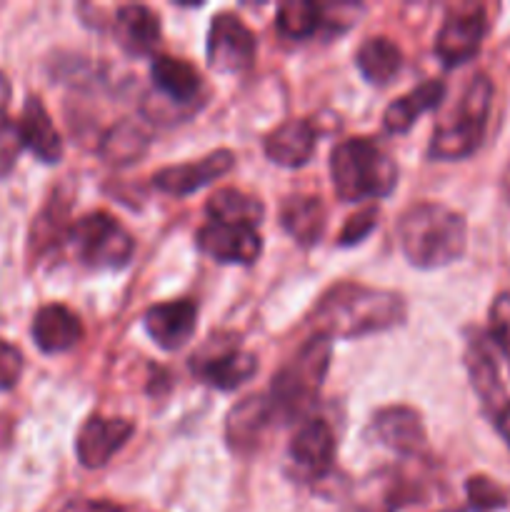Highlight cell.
I'll list each match as a JSON object with an SVG mask.
<instances>
[{
    "instance_id": "obj_12",
    "label": "cell",
    "mask_w": 510,
    "mask_h": 512,
    "mask_svg": "<svg viewBox=\"0 0 510 512\" xmlns=\"http://www.w3.org/2000/svg\"><path fill=\"white\" fill-rule=\"evenodd\" d=\"M135 433V425L125 418H103L93 415L80 428L78 440H75V453L83 468L98 470L110 463L115 453L123 448Z\"/></svg>"
},
{
    "instance_id": "obj_17",
    "label": "cell",
    "mask_w": 510,
    "mask_h": 512,
    "mask_svg": "<svg viewBox=\"0 0 510 512\" xmlns=\"http://www.w3.org/2000/svg\"><path fill=\"white\" fill-rule=\"evenodd\" d=\"M143 325L163 350H178L193 338L198 325V305L193 300H170L148 308Z\"/></svg>"
},
{
    "instance_id": "obj_20",
    "label": "cell",
    "mask_w": 510,
    "mask_h": 512,
    "mask_svg": "<svg viewBox=\"0 0 510 512\" xmlns=\"http://www.w3.org/2000/svg\"><path fill=\"white\" fill-rule=\"evenodd\" d=\"M83 338V323L65 305H43L33 318V340L43 353L55 355L75 348Z\"/></svg>"
},
{
    "instance_id": "obj_31",
    "label": "cell",
    "mask_w": 510,
    "mask_h": 512,
    "mask_svg": "<svg viewBox=\"0 0 510 512\" xmlns=\"http://www.w3.org/2000/svg\"><path fill=\"white\" fill-rule=\"evenodd\" d=\"M488 340L510 358V293H500L490 305Z\"/></svg>"
},
{
    "instance_id": "obj_36",
    "label": "cell",
    "mask_w": 510,
    "mask_h": 512,
    "mask_svg": "<svg viewBox=\"0 0 510 512\" xmlns=\"http://www.w3.org/2000/svg\"><path fill=\"white\" fill-rule=\"evenodd\" d=\"M10 103V80L0 73V120H3L5 110H8Z\"/></svg>"
},
{
    "instance_id": "obj_14",
    "label": "cell",
    "mask_w": 510,
    "mask_h": 512,
    "mask_svg": "<svg viewBox=\"0 0 510 512\" xmlns=\"http://www.w3.org/2000/svg\"><path fill=\"white\" fill-rule=\"evenodd\" d=\"M290 463L305 478H323L330 473L335 458V435L325 420L310 418L295 430L288 448Z\"/></svg>"
},
{
    "instance_id": "obj_37",
    "label": "cell",
    "mask_w": 510,
    "mask_h": 512,
    "mask_svg": "<svg viewBox=\"0 0 510 512\" xmlns=\"http://www.w3.org/2000/svg\"><path fill=\"white\" fill-rule=\"evenodd\" d=\"M440 512H475V510L468 505V508H450V510H440Z\"/></svg>"
},
{
    "instance_id": "obj_11",
    "label": "cell",
    "mask_w": 510,
    "mask_h": 512,
    "mask_svg": "<svg viewBox=\"0 0 510 512\" xmlns=\"http://www.w3.org/2000/svg\"><path fill=\"white\" fill-rule=\"evenodd\" d=\"M200 253L213 258L215 263L253 265L263 253V240L258 230L248 225H228L208 220L195 235Z\"/></svg>"
},
{
    "instance_id": "obj_18",
    "label": "cell",
    "mask_w": 510,
    "mask_h": 512,
    "mask_svg": "<svg viewBox=\"0 0 510 512\" xmlns=\"http://www.w3.org/2000/svg\"><path fill=\"white\" fill-rule=\"evenodd\" d=\"M315 143H318L315 125L310 120L293 118L285 120L265 138V155L283 168H300L313 158Z\"/></svg>"
},
{
    "instance_id": "obj_9",
    "label": "cell",
    "mask_w": 510,
    "mask_h": 512,
    "mask_svg": "<svg viewBox=\"0 0 510 512\" xmlns=\"http://www.w3.org/2000/svg\"><path fill=\"white\" fill-rule=\"evenodd\" d=\"M208 63L218 73H243L255 63L258 40L235 13H218L208 30Z\"/></svg>"
},
{
    "instance_id": "obj_28",
    "label": "cell",
    "mask_w": 510,
    "mask_h": 512,
    "mask_svg": "<svg viewBox=\"0 0 510 512\" xmlns=\"http://www.w3.org/2000/svg\"><path fill=\"white\" fill-rule=\"evenodd\" d=\"M68 220H70V200H63L55 195L33 223L30 245H33L35 253H45V250L63 243L65 238H70V228H73V225H70Z\"/></svg>"
},
{
    "instance_id": "obj_1",
    "label": "cell",
    "mask_w": 510,
    "mask_h": 512,
    "mask_svg": "<svg viewBox=\"0 0 510 512\" xmlns=\"http://www.w3.org/2000/svg\"><path fill=\"white\" fill-rule=\"evenodd\" d=\"M408 315L403 295L360 283H338L315 305V333L325 338H363L400 325Z\"/></svg>"
},
{
    "instance_id": "obj_25",
    "label": "cell",
    "mask_w": 510,
    "mask_h": 512,
    "mask_svg": "<svg viewBox=\"0 0 510 512\" xmlns=\"http://www.w3.org/2000/svg\"><path fill=\"white\" fill-rule=\"evenodd\" d=\"M355 65L368 83L388 85L403 68V53L390 38L375 35V38L360 43L358 53H355Z\"/></svg>"
},
{
    "instance_id": "obj_30",
    "label": "cell",
    "mask_w": 510,
    "mask_h": 512,
    "mask_svg": "<svg viewBox=\"0 0 510 512\" xmlns=\"http://www.w3.org/2000/svg\"><path fill=\"white\" fill-rule=\"evenodd\" d=\"M468 490V500H470V508L475 512H488V510H498L508 505V493L500 488L495 480L483 478V475H475V478L468 480L465 485Z\"/></svg>"
},
{
    "instance_id": "obj_8",
    "label": "cell",
    "mask_w": 510,
    "mask_h": 512,
    "mask_svg": "<svg viewBox=\"0 0 510 512\" xmlns=\"http://www.w3.org/2000/svg\"><path fill=\"white\" fill-rule=\"evenodd\" d=\"M190 370L200 383L210 388L235 390L258 373V360L253 353H245L235 340L210 338L190 358Z\"/></svg>"
},
{
    "instance_id": "obj_26",
    "label": "cell",
    "mask_w": 510,
    "mask_h": 512,
    "mask_svg": "<svg viewBox=\"0 0 510 512\" xmlns=\"http://www.w3.org/2000/svg\"><path fill=\"white\" fill-rule=\"evenodd\" d=\"M150 145L148 130L140 128L135 120H123L105 133L100 140V158L108 165H130L145 155Z\"/></svg>"
},
{
    "instance_id": "obj_19",
    "label": "cell",
    "mask_w": 510,
    "mask_h": 512,
    "mask_svg": "<svg viewBox=\"0 0 510 512\" xmlns=\"http://www.w3.org/2000/svg\"><path fill=\"white\" fill-rule=\"evenodd\" d=\"M115 40L133 58L153 55L160 43V18L148 5H123L115 13Z\"/></svg>"
},
{
    "instance_id": "obj_3",
    "label": "cell",
    "mask_w": 510,
    "mask_h": 512,
    "mask_svg": "<svg viewBox=\"0 0 510 512\" xmlns=\"http://www.w3.org/2000/svg\"><path fill=\"white\" fill-rule=\"evenodd\" d=\"M333 188L345 203L385 198L398 183V168L373 138H350L330 153Z\"/></svg>"
},
{
    "instance_id": "obj_15",
    "label": "cell",
    "mask_w": 510,
    "mask_h": 512,
    "mask_svg": "<svg viewBox=\"0 0 510 512\" xmlns=\"http://www.w3.org/2000/svg\"><path fill=\"white\" fill-rule=\"evenodd\" d=\"M370 433L385 448L395 450L398 455L415 458L425 450V428L420 415L408 405H390L378 410L370 420Z\"/></svg>"
},
{
    "instance_id": "obj_22",
    "label": "cell",
    "mask_w": 510,
    "mask_h": 512,
    "mask_svg": "<svg viewBox=\"0 0 510 512\" xmlns=\"http://www.w3.org/2000/svg\"><path fill=\"white\" fill-rule=\"evenodd\" d=\"M18 128L25 148L33 155H38L43 163H58L63 158V140H60V133L55 130L53 120H50L48 110L40 103V98L30 95L25 100Z\"/></svg>"
},
{
    "instance_id": "obj_7",
    "label": "cell",
    "mask_w": 510,
    "mask_h": 512,
    "mask_svg": "<svg viewBox=\"0 0 510 512\" xmlns=\"http://www.w3.org/2000/svg\"><path fill=\"white\" fill-rule=\"evenodd\" d=\"M465 368H468L470 385L480 400L485 418L490 420L500 438L510 445V395L500 378L498 363L488 348V340L480 333L468 340V353H465Z\"/></svg>"
},
{
    "instance_id": "obj_4",
    "label": "cell",
    "mask_w": 510,
    "mask_h": 512,
    "mask_svg": "<svg viewBox=\"0 0 510 512\" xmlns=\"http://www.w3.org/2000/svg\"><path fill=\"white\" fill-rule=\"evenodd\" d=\"M330 338L315 333L303 343V348L295 353L288 365L273 375L270 383V405L275 410V418H300L310 410V405L318 400L323 380L330 368Z\"/></svg>"
},
{
    "instance_id": "obj_33",
    "label": "cell",
    "mask_w": 510,
    "mask_h": 512,
    "mask_svg": "<svg viewBox=\"0 0 510 512\" xmlns=\"http://www.w3.org/2000/svg\"><path fill=\"white\" fill-rule=\"evenodd\" d=\"M23 138H20L18 123H10V120H0V178L10 175V170L15 168V160H18L20 150H23Z\"/></svg>"
},
{
    "instance_id": "obj_13",
    "label": "cell",
    "mask_w": 510,
    "mask_h": 512,
    "mask_svg": "<svg viewBox=\"0 0 510 512\" xmlns=\"http://www.w3.org/2000/svg\"><path fill=\"white\" fill-rule=\"evenodd\" d=\"M235 155L230 150H215V153L205 155L203 160H195V163H180V165H168V168H160L153 175V185L165 195H175V198H183V195L195 193V190L205 188L213 180L223 178L233 170Z\"/></svg>"
},
{
    "instance_id": "obj_10",
    "label": "cell",
    "mask_w": 510,
    "mask_h": 512,
    "mask_svg": "<svg viewBox=\"0 0 510 512\" xmlns=\"http://www.w3.org/2000/svg\"><path fill=\"white\" fill-rule=\"evenodd\" d=\"M485 30H488V20L480 5L453 10L435 35V55L445 68H458L478 55Z\"/></svg>"
},
{
    "instance_id": "obj_34",
    "label": "cell",
    "mask_w": 510,
    "mask_h": 512,
    "mask_svg": "<svg viewBox=\"0 0 510 512\" xmlns=\"http://www.w3.org/2000/svg\"><path fill=\"white\" fill-rule=\"evenodd\" d=\"M20 375H23V353L15 345L0 340V390L15 388Z\"/></svg>"
},
{
    "instance_id": "obj_24",
    "label": "cell",
    "mask_w": 510,
    "mask_h": 512,
    "mask_svg": "<svg viewBox=\"0 0 510 512\" xmlns=\"http://www.w3.org/2000/svg\"><path fill=\"white\" fill-rule=\"evenodd\" d=\"M445 98V85L440 80H425L418 88H413L410 93L400 95L395 103L388 105L383 115V125L388 133H405L415 125V120L420 115L430 113L440 105V100Z\"/></svg>"
},
{
    "instance_id": "obj_23",
    "label": "cell",
    "mask_w": 510,
    "mask_h": 512,
    "mask_svg": "<svg viewBox=\"0 0 510 512\" xmlns=\"http://www.w3.org/2000/svg\"><path fill=\"white\" fill-rule=\"evenodd\" d=\"M150 78H153L155 88L168 95L173 103H195L203 90L198 70L173 55H155L153 65H150Z\"/></svg>"
},
{
    "instance_id": "obj_2",
    "label": "cell",
    "mask_w": 510,
    "mask_h": 512,
    "mask_svg": "<svg viewBox=\"0 0 510 512\" xmlns=\"http://www.w3.org/2000/svg\"><path fill=\"white\" fill-rule=\"evenodd\" d=\"M398 243L415 268H443L465 253L468 225L443 203L410 205L398 220Z\"/></svg>"
},
{
    "instance_id": "obj_32",
    "label": "cell",
    "mask_w": 510,
    "mask_h": 512,
    "mask_svg": "<svg viewBox=\"0 0 510 512\" xmlns=\"http://www.w3.org/2000/svg\"><path fill=\"white\" fill-rule=\"evenodd\" d=\"M378 208L375 205H368V208H363L360 213L350 215L348 220H345L343 230H340L338 235V245H355L360 243V240L368 238L370 233H373V228L378 225Z\"/></svg>"
},
{
    "instance_id": "obj_35",
    "label": "cell",
    "mask_w": 510,
    "mask_h": 512,
    "mask_svg": "<svg viewBox=\"0 0 510 512\" xmlns=\"http://www.w3.org/2000/svg\"><path fill=\"white\" fill-rule=\"evenodd\" d=\"M60 512H128L120 505L108 503V500H70L68 505H63Z\"/></svg>"
},
{
    "instance_id": "obj_6",
    "label": "cell",
    "mask_w": 510,
    "mask_h": 512,
    "mask_svg": "<svg viewBox=\"0 0 510 512\" xmlns=\"http://www.w3.org/2000/svg\"><path fill=\"white\" fill-rule=\"evenodd\" d=\"M70 243L80 263L98 270H120L135 253V240L110 213H88L70 228Z\"/></svg>"
},
{
    "instance_id": "obj_27",
    "label": "cell",
    "mask_w": 510,
    "mask_h": 512,
    "mask_svg": "<svg viewBox=\"0 0 510 512\" xmlns=\"http://www.w3.org/2000/svg\"><path fill=\"white\" fill-rule=\"evenodd\" d=\"M205 210H208L210 220H215V223L248 225V228H255L265 215L263 203L258 198L240 193L235 188H223L210 195Z\"/></svg>"
},
{
    "instance_id": "obj_16",
    "label": "cell",
    "mask_w": 510,
    "mask_h": 512,
    "mask_svg": "<svg viewBox=\"0 0 510 512\" xmlns=\"http://www.w3.org/2000/svg\"><path fill=\"white\" fill-rule=\"evenodd\" d=\"M275 410L270 405L268 393L248 395L240 400L225 420V438L235 453H253L263 440L265 430L275 423Z\"/></svg>"
},
{
    "instance_id": "obj_21",
    "label": "cell",
    "mask_w": 510,
    "mask_h": 512,
    "mask_svg": "<svg viewBox=\"0 0 510 512\" xmlns=\"http://www.w3.org/2000/svg\"><path fill=\"white\" fill-rule=\"evenodd\" d=\"M280 225L303 248L318 245L328 225L323 200L313 195H290L280 205Z\"/></svg>"
},
{
    "instance_id": "obj_5",
    "label": "cell",
    "mask_w": 510,
    "mask_h": 512,
    "mask_svg": "<svg viewBox=\"0 0 510 512\" xmlns=\"http://www.w3.org/2000/svg\"><path fill=\"white\" fill-rule=\"evenodd\" d=\"M493 105V80L478 73L465 88L458 108L435 128L428 155L433 160H463L480 148Z\"/></svg>"
},
{
    "instance_id": "obj_29",
    "label": "cell",
    "mask_w": 510,
    "mask_h": 512,
    "mask_svg": "<svg viewBox=\"0 0 510 512\" xmlns=\"http://www.w3.org/2000/svg\"><path fill=\"white\" fill-rule=\"evenodd\" d=\"M325 23V5L310 3V0H288L278 8V25L285 38L305 40L318 33L320 25Z\"/></svg>"
}]
</instances>
